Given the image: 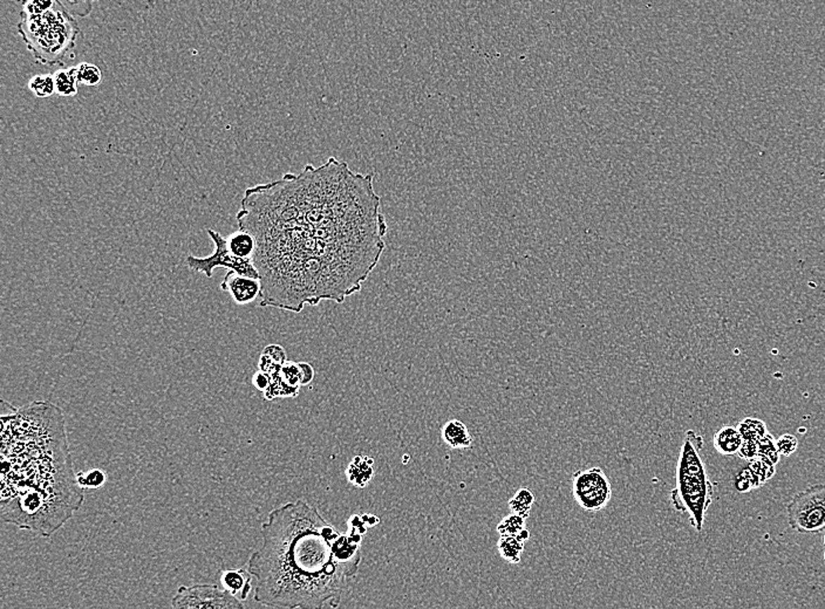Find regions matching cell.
<instances>
[{"mask_svg":"<svg viewBox=\"0 0 825 609\" xmlns=\"http://www.w3.org/2000/svg\"><path fill=\"white\" fill-rule=\"evenodd\" d=\"M239 230L256 241L260 307L300 313L362 291L386 248L374 176L330 158L245 190Z\"/></svg>","mask_w":825,"mask_h":609,"instance_id":"6da1fadb","label":"cell"},{"mask_svg":"<svg viewBox=\"0 0 825 609\" xmlns=\"http://www.w3.org/2000/svg\"><path fill=\"white\" fill-rule=\"evenodd\" d=\"M364 532H338L302 499L274 508L248 563L255 600L274 609L337 608L347 579L358 573Z\"/></svg>","mask_w":825,"mask_h":609,"instance_id":"7a4b0ae2","label":"cell"},{"mask_svg":"<svg viewBox=\"0 0 825 609\" xmlns=\"http://www.w3.org/2000/svg\"><path fill=\"white\" fill-rule=\"evenodd\" d=\"M1 520L51 537L84 503L63 410L32 402L1 417Z\"/></svg>","mask_w":825,"mask_h":609,"instance_id":"3957f363","label":"cell"},{"mask_svg":"<svg viewBox=\"0 0 825 609\" xmlns=\"http://www.w3.org/2000/svg\"><path fill=\"white\" fill-rule=\"evenodd\" d=\"M703 448V438L694 430L687 431L677 464L675 487L671 491L672 506L689 515L691 525L696 532L703 531L714 497L713 483L700 456Z\"/></svg>","mask_w":825,"mask_h":609,"instance_id":"277c9868","label":"cell"},{"mask_svg":"<svg viewBox=\"0 0 825 609\" xmlns=\"http://www.w3.org/2000/svg\"><path fill=\"white\" fill-rule=\"evenodd\" d=\"M18 33L37 63L52 66L63 65V58L75 47L80 28L66 6L56 1L40 15L20 12Z\"/></svg>","mask_w":825,"mask_h":609,"instance_id":"5b68a950","label":"cell"},{"mask_svg":"<svg viewBox=\"0 0 825 609\" xmlns=\"http://www.w3.org/2000/svg\"><path fill=\"white\" fill-rule=\"evenodd\" d=\"M788 522L798 533L825 532V484L798 492L787 506Z\"/></svg>","mask_w":825,"mask_h":609,"instance_id":"8992f818","label":"cell"},{"mask_svg":"<svg viewBox=\"0 0 825 609\" xmlns=\"http://www.w3.org/2000/svg\"><path fill=\"white\" fill-rule=\"evenodd\" d=\"M207 235L210 236L214 242L215 251L212 255L204 258H197L195 256L186 257V265L190 270L198 274H203L207 278L212 277L216 267H224L228 271H234L236 274L244 277L252 278L260 281V272L253 265L252 259H242L234 256L228 249L226 238H224L219 232L209 229Z\"/></svg>","mask_w":825,"mask_h":609,"instance_id":"52a82bcc","label":"cell"},{"mask_svg":"<svg viewBox=\"0 0 825 609\" xmlns=\"http://www.w3.org/2000/svg\"><path fill=\"white\" fill-rule=\"evenodd\" d=\"M172 609H245L241 599L212 584L181 586L170 603Z\"/></svg>","mask_w":825,"mask_h":609,"instance_id":"ba28073f","label":"cell"},{"mask_svg":"<svg viewBox=\"0 0 825 609\" xmlns=\"http://www.w3.org/2000/svg\"><path fill=\"white\" fill-rule=\"evenodd\" d=\"M573 494L585 511H601L611 501V483L601 468L580 470L573 475Z\"/></svg>","mask_w":825,"mask_h":609,"instance_id":"9c48e42d","label":"cell"},{"mask_svg":"<svg viewBox=\"0 0 825 609\" xmlns=\"http://www.w3.org/2000/svg\"><path fill=\"white\" fill-rule=\"evenodd\" d=\"M221 288L231 295L234 302L238 304H246L255 302L262 292V284L258 279L244 277L228 271L222 281Z\"/></svg>","mask_w":825,"mask_h":609,"instance_id":"30bf717a","label":"cell"},{"mask_svg":"<svg viewBox=\"0 0 825 609\" xmlns=\"http://www.w3.org/2000/svg\"><path fill=\"white\" fill-rule=\"evenodd\" d=\"M251 577L252 575H250L249 571L244 570V568L226 570V571H223L221 575L222 586H223V589L231 593L232 596H236L239 594V599L246 600L252 589Z\"/></svg>","mask_w":825,"mask_h":609,"instance_id":"8fae6325","label":"cell"},{"mask_svg":"<svg viewBox=\"0 0 825 609\" xmlns=\"http://www.w3.org/2000/svg\"><path fill=\"white\" fill-rule=\"evenodd\" d=\"M442 441L455 450H464L473 447V436L467 425L459 420H452L445 424L441 430Z\"/></svg>","mask_w":825,"mask_h":609,"instance_id":"7c38bea8","label":"cell"},{"mask_svg":"<svg viewBox=\"0 0 825 609\" xmlns=\"http://www.w3.org/2000/svg\"><path fill=\"white\" fill-rule=\"evenodd\" d=\"M374 476V459L369 456H355L348 464L346 477L357 487H365Z\"/></svg>","mask_w":825,"mask_h":609,"instance_id":"4fadbf2b","label":"cell"},{"mask_svg":"<svg viewBox=\"0 0 825 609\" xmlns=\"http://www.w3.org/2000/svg\"><path fill=\"white\" fill-rule=\"evenodd\" d=\"M743 440L738 429L731 425H724L715 432L713 445L719 454L724 456L736 455L741 448Z\"/></svg>","mask_w":825,"mask_h":609,"instance_id":"5bb4252c","label":"cell"},{"mask_svg":"<svg viewBox=\"0 0 825 609\" xmlns=\"http://www.w3.org/2000/svg\"><path fill=\"white\" fill-rule=\"evenodd\" d=\"M228 249L234 256L242 259H252L256 252V241L249 232L238 230L226 238Z\"/></svg>","mask_w":825,"mask_h":609,"instance_id":"9a60e30c","label":"cell"},{"mask_svg":"<svg viewBox=\"0 0 825 609\" xmlns=\"http://www.w3.org/2000/svg\"><path fill=\"white\" fill-rule=\"evenodd\" d=\"M53 77L56 82V94L59 96H74L77 94L79 82L75 66L56 70L53 73Z\"/></svg>","mask_w":825,"mask_h":609,"instance_id":"2e32d148","label":"cell"},{"mask_svg":"<svg viewBox=\"0 0 825 609\" xmlns=\"http://www.w3.org/2000/svg\"><path fill=\"white\" fill-rule=\"evenodd\" d=\"M525 543L527 541H524L518 534L511 537H501L499 543H497L499 556L510 564H520Z\"/></svg>","mask_w":825,"mask_h":609,"instance_id":"e0dca14e","label":"cell"},{"mask_svg":"<svg viewBox=\"0 0 825 609\" xmlns=\"http://www.w3.org/2000/svg\"><path fill=\"white\" fill-rule=\"evenodd\" d=\"M534 503V492L527 489V487H520V490L513 494V497L510 499L508 505H509L511 513L520 515V517L527 520L529 518V515H530L531 508H532Z\"/></svg>","mask_w":825,"mask_h":609,"instance_id":"ac0fdd59","label":"cell"},{"mask_svg":"<svg viewBox=\"0 0 825 609\" xmlns=\"http://www.w3.org/2000/svg\"><path fill=\"white\" fill-rule=\"evenodd\" d=\"M738 432L741 435L743 441H755L759 442L761 438L765 437L768 432L767 425L762 420L755 418V417H747L745 420H742L738 424Z\"/></svg>","mask_w":825,"mask_h":609,"instance_id":"d6986e66","label":"cell"},{"mask_svg":"<svg viewBox=\"0 0 825 609\" xmlns=\"http://www.w3.org/2000/svg\"><path fill=\"white\" fill-rule=\"evenodd\" d=\"M28 88L37 98H49L56 94V82L53 74H39L32 77L28 82Z\"/></svg>","mask_w":825,"mask_h":609,"instance_id":"ffe728a7","label":"cell"},{"mask_svg":"<svg viewBox=\"0 0 825 609\" xmlns=\"http://www.w3.org/2000/svg\"><path fill=\"white\" fill-rule=\"evenodd\" d=\"M77 68V77L79 84H84V86H98L102 81V72L98 66H95L93 63H80Z\"/></svg>","mask_w":825,"mask_h":609,"instance_id":"44dd1931","label":"cell"},{"mask_svg":"<svg viewBox=\"0 0 825 609\" xmlns=\"http://www.w3.org/2000/svg\"><path fill=\"white\" fill-rule=\"evenodd\" d=\"M77 485L81 489H100L105 485L107 476L100 469H91L89 471H79L75 476Z\"/></svg>","mask_w":825,"mask_h":609,"instance_id":"7402d4cb","label":"cell"},{"mask_svg":"<svg viewBox=\"0 0 825 609\" xmlns=\"http://www.w3.org/2000/svg\"><path fill=\"white\" fill-rule=\"evenodd\" d=\"M775 441H776V438L774 437L772 434H767L765 437L761 438L757 442V444H759L757 459H763V461L776 466L777 463L780 462L781 455L777 451Z\"/></svg>","mask_w":825,"mask_h":609,"instance_id":"603a6c76","label":"cell"},{"mask_svg":"<svg viewBox=\"0 0 825 609\" xmlns=\"http://www.w3.org/2000/svg\"><path fill=\"white\" fill-rule=\"evenodd\" d=\"M525 529V519L520 515L510 513L499 522L497 525V532L501 537L517 536Z\"/></svg>","mask_w":825,"mask_h":609,"instance_id":"cb8c5ba5","label":"cell"},{"mask_svg":"<svg viewBox=\"0 0 825 609\" xmlns=\"http://www.w3.org/2000/svg\"><path fill=\"white\" fill-rule=\"evenodd\" d=\"M749 469L754 473L756 480H759L761 487H762L763 484H766L768 480H772V477L776 473V466L761 459H756L753 462H750Z\"/></svg>","mask_w":825,"mask_h":609,"instance_id":"d4e9b609","label":"cell"},{"mask_svg":"<svg viewBox=\"0 0 825 609\" xmlns=\"http://www.w3.org/2000/svg\"><path fill=\"white\" fill-rule=\"evenodd\" d=\"M760 487L761 485H760L759 480H756V477L754 476V473L750 471L749 468L742 470L735 480V487L740 492H748V491L757 489Z\"/></svg>","mask_w":825,"mask_h":609,"instance_id":"484cf974","label":"cell"},{"mask_svg":"<svg viewBox=\"0 0 825 609\" xmlns=\"http://www.w3.org/2000/svg\"><path fill=\"white\" fill-rule=\"evenodd\" d=\"M775 443H776L779 454L781 456H786V457L793 455L798 448V437L791 434L782 435L780 437L776 438Z\"/></svg>","mask_w":825,"mask_h":609,"instance_id":"4316f807","label":"cell"},{"mask_svg":"<svg viewBox=\"0 0 825 609\" xmlns=\"http://www.w3.org/2000/svg\"><path fill=\"white\" fill-rule=\"evenodd\" d=\"M54 4L56 1H53V0H28V1L23 3V8L20 12L31 14V15H40V14H44L51 10L54 6Z\"/></svg>","mask_w":825,"mask_h":609,"instance_id":"83f0119b","label":"cell"},{"mask_svg":"<svg viewBox=\"0 0 825 609\" xmlns=\"http://www.w3.org/2000/svg\"><path fill=\"white\" fill-rule=\"evenodd\" d=\"M736 455L740 459L753 462L754 459H757V455H759V444H757V442L743 441L741 448H740Z\"/></svg>","mask_w":825,"mask_h":609,"instance_id":"f1b7e54d","label":"cell"},{"mask_svg":"<svg viewBox=\"0 0 825 609\" xmlns=\"http://www.w3.org/2000/svg\"><path fill=\"white\" fill-rule=\"evenodd\" d=\"M262 354L267 355V357H270L271 360L276 361L278 364H283L286 362V360H285V357H286L285 350H283V347L278 346V345H270V346H267Z\"/></svg>","mask_w":825,"mask_h":609,"instance_id":"f546056e","label":"cell"},{"mask_svg":"<svg viewBox=\"0 0 825 609\" xmlns=\"http://www.w3.org/2000/svg\"><path fill=\"white\" fill-rule=\"evenodd\" d=\"M252 383L258 390L265 392L267 389L270 387L271 378L267 373L262 371H257L256 374L253 375Z\"/></svg>","mask_w":825,"mask_h":609,"instance_id":"4dcf8cb0","label":"cell"},{"mask_svg":"<svg viewBox=\"0 0 825 609\" xmlns=\"http://www.w3.org/2000/svg\"><path fill=\"white\" fill-rule=\"evenodd\" d=\"M300 371V385H307L314 378L312 366L307 362H298Z\"/></svg>","mask_w":825,"mask_h":609,"instance_id":"1f68e13d","label":"cell"},{"mask_svg":"<svg viewBox=\"0 0 825 609\" xmlns=\"http://www.w3.org/2000/svg\"><path fill=\"white\" fill-rule=\"evenodd\" d=\"M824 545H825V534H824Z\"/></svg>","mask_w":825,"mask_h":609,"instance_id":"d6a6232c","label":"cell"},{"mask_svg":"<svg viewBox=\"0 0 825 609\" xmlns=\"http://www.w3.org/2000/svg\"><path fill=\"white\" fill-rule=\"evenodd\" d=\"M824 560H825V553H824Z\"/></svg>","mask_w":825,"mask_h":609,"instance_id":"836d02e7","label":"cell"}]
</instances>
